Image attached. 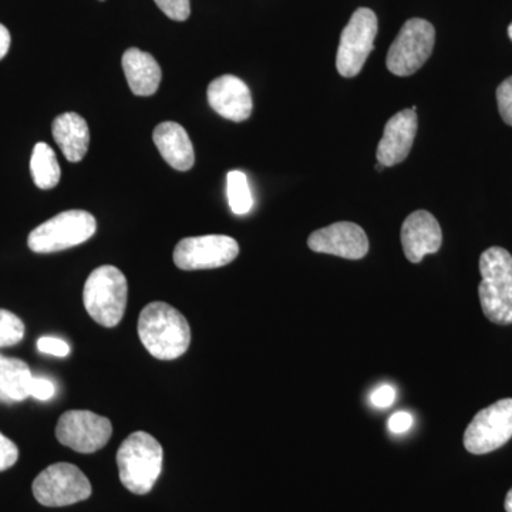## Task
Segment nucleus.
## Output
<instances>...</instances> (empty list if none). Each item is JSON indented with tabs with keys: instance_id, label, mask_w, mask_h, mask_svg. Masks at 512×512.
Here are the masks:
<instances>
[{
	"instance_id": "1",
	"label": "nucleus",
	"mask_w": 512,
	"mask_h": 512,
	"mask_svg": "<svg viewBox=\"0 0 512 512\" xmlns=\"http://www.w3.org/2000/svg\"><path fill=\"white\" fill-rule=\"evenodd\" d=\"M138 336L151 356L175 360L190 348L191 328L183 313L173 306L153 302L140 313Z\"/></svg>"
},
{
	"instance_id": "2",
	"label": "nucleus",
	"mask_w": 512,
	"mask_h": 512,
	"mask_svg": "<svg viewBox=\"0 0 512 512\" xmlns=\"http://www.w3.org/2000/svg\"><path fill=\"white\" fill-rule=\"evenodd\" d=\"M478 286L485 318L495 325L512 323V255L507 249L491 247L480 256Z\"/></svg>"
},
{
	"instance_id": "3",
	"label": "nucleus",
	"mask_w": 512,
	"mask_h": 512,
	"mask_svg": "<svg viewBox=\"0 0 512 512\" xmlns=\"http://www.w3.org/2000/svg\"><path fill=\"white\" fill-rule=\"evenodd\" d=\"M163 457V447L151 434H130L117 451L121 484L133 494L150 493L160 477Z\"/></svg>"
},
{
	"instance_id": "4",
	"label": "nucleus",
	"mask_w": 512,
	"mask_h": 512,
	"mask_svg": "<svg viewBox=\"0 0 512 512\" xmlns=\"http://www.w3.org/2000/svg\"><path fill=\"white\" fill-rule=\"evenodd\" d=\"M126 276L113 265L94 269L84 285L83 302L87 313L104 328H116L127 306Z\"/></svg>"
},
{
	"instance_id": "5",
	"label": "nucleus",
	"mask_w": 512,
	"mask_h": 512,
	"mask_svg": "<svg viewBox=\"0 0 512 512\" xmlns=\"http://www.w3.org/2000/svg\"><path fill=\"white\" fill-rule=\"evenodd\" d=\"M96 231V218L90 212L64 211L33 229L28 245L36 254H53L89 241Z\"/></svg>"
},
{
	"instance_id": "6",
	"label": "nucleus",
	"mask_w": 512,
	"mask_h": 512,
	"mask_svg": "<svg viewBox=\"0 0 512 512\" xmlns=\"http://www.w3.org/2000/svg\"><path fill=\"white\" fill-rule=\"evenodd\" d=\"M436 30L427 20L414 18L404 23L387 53L386 66L394 76L419 72L433 53Z\"/></svg>"
},
{
	"instance_id": "7",
	"label": "nucleus",
	"mask_w": 512,
	"mask_h": 512,
	"mask_svg": "<svg viewBox=\"0 0 512 512\" xmlns=\"http://www.w3.org/2000/svg\"><path fill=\"white\" fill-rule=\"evenodd\" d=\"M32 490L37 503L59 508L87 500L92 495V484L79 467L57 463L36 477Z\"/></svg>"
},
{
	"instance_id": "8",
	"label": "nucleus",
	"mask_w": 512,
	"mask_h": 512,
	"mask_svg": "<svg viewBox=\"0 0 512 512\" xmlns=\"http://www.w3.org/2000/svg\"><path fill=\"white\" fill-rule=\"evenodd\" d=\"M377 16L372 9L360 8L353 13L340 36L336 69L340 76L352 79L362 72L367 57L375 49Z\"/></svg>"
},
{
	"instance_id": "9",
	"label": "nucleus",
	"mask_w": 512,
	"mask_h": 512,
	"mask_svg": "<svg viewBox=\"0 0 512 512\" xmlns=\"http://www.w3.org/2000/svg\"><path fill=\"white\" fill-rule=\"evenodd\" d=\"M512 437V399L491 404L476 414L464 433L468 453H491L507 444Z\"/></svg>"
},
{
	"instance_id": "10",
	"label": "nucleus",
	"mask_w": 512,
	"mask_h": 512,
	"mask_svg": "<svg viewBox=\"0 0 512 512\" xmlns=\"http://www.w3.org/2000/svg\"><path fill=\"white\" fill-rule=\"evenodd\" d=\"M111 434V421L89 410H70L64 413L56 427L57 440L63 446L82 454L96 453L106 447Z\"/></svg>"
},
{
	"instance_id": "11",
	"label": "nucleus",
	"mask_w": 512,
	"mask_h": 512,
	"mask_svg": "<svg viewBox=\"0 0 512 512\" xmlns=\"http://www.w3.org/2000/svg\"><path fill=\"white\" fill-rule=\"evenodd\" d=\"M239 255V245L227 235L181 239L174 249V264L183 271L221 268Z\"/></svg>"
},
{
	"instance_id": "12",
	"label": "nucleus",
	"mask_w": 512,
	"mask_h": 512,
	"mask_svg": "<svg viewBox=\"0 0 512 512\" xmlns=\"http://www.w3.org/2000/svg\"><path fill=\"white\" fill-rule=\"evenodd\" d=\"M308 247L318 254L340 256V258H365L369 252V239L362 227L353 222H336L318 231L308 238Z\"/></svg>"
},
{
	"instance_id": "13",
	"label": "nucleus",
	"mask_w": 512,
	"mask_h": 512,
	"mask_svg": "<svg viewBox=\"0 0 512 512\" xmlns=\"http://www.w3.org/2000/svg\"><path fill=\"white\" fill-rule=\"evenodd\" d=\"M207 97L215 113L234 123L248 120L254 109L251 90L247 83L232 74H225L212 80L208 86Z\"/></svg>"
},
{
	"instance_id": "14",
	"label": "nucleus",
	"mask_w": 512,
	"mask_h": 512,
	"mask_svg": "<svg viewBox=\"0 0 512 512\" xmlns=\"http://www.w3.org/2000/svg\"><path fill=\"white\" fill-rule=\"evenodd\" d=\"M417 127L416 111L407 109L394 114L384 126L383 137L377 147V163L386 168L403 163L412 151Z\"/></svg>"
},
{
	"instance_id": "15",
	"label": "nucleus",
	"mask_w": 512,
	"mask_h": 512,
	"mask_svg": "<svg viewBox=\"0 0 512 512\" xmlns=\"http://www.w3.org/2000/svg\"><path fill=\"white\" fill-rule=\"evenodd\" d=\"M443 244L439 221L429 211H416L403 222L404 255L412 264H420L424 256L436 254Z\"/></svg>"
},
{
	"instance_id": "16",
	"label": "nucleus",
	"mask_w": 512,
	"mask_h": 512,
	"mask_svg": "<svg viewBox=\"0 0 512 512\" xmlns=\"http://www.w3.org/2000/svg\"><path fill=\"white\" fill-rule=\"evenodd\" d=\"M154 144L165 163L174 170L188 171L194 167L195 153L185 128L174 121L158 124L153 133Z\"/></svg>"
},
{
	"instance_id": "17",
	"label": "nucleus",
	"mask_w": 512,
	"mask_h": 512,
	"mask_svg": "<svg viewBox=\"0 0 512 512\" xmlns=\"http://www.w3.org/2000/svg\"><path fill=\"white\" fill-rule=\"evenodd\" d=\"M121 63L131 92L141 97L153 96L157 92L163 73L150 53L131 47L124 53Z\"/></svg>"
},
{
	"instance_id": "18",
	"label": "nucleus",
	"mask_w": 512,
	"mask_h": 512,
	"mask_svg": "<svg viewBox=\"0 0 512 512\" xmlns=\"http://www.w3.org/2000/svg\"><path fill=\"white\" fill-rule=\"evenodd\" d=\"M53 138L70 163H79L90 146V130L77 113H63L53 121Z\"/></svg>"
},
{
	"instance_id": "19",
	"label": "nucleus",
	"mask_w": 512,
	"mask_h": 512,
	"mask_svg": "<svg viewBox=\"0 0 512 512\" xmlns=\"http://www.w3.org/2000/svg\"><path fill=\"white\" fill-rule=\"evenodd\" d=\"M32 379V372L23 360L0 355V403L28 399Z\"/></svg>"
},
{
	"instance_id": "20",
	"label": "nucleus",
	"mask_w": 512,
	"mask_h": 512,
	"mask_svg": "<svg viewBox=\"0 0 512 512\" xmlns=\"http://www.w3.org/2000/svg\"><path fill=\"white\" fill-rule=\"evenodd\" d=\"M30 173L40 190H52L60 181L59 161L53 148L46 143H37L30 158Z\"/></svg>"
},
{
	"instance_id": "21",
	"label": "nucleus",
	"mask_w": 512,
	"mask_h": 512,
	"mask_svg": "<svg viewBox=\"0 0 512 512\" xmlns=\"http://www.w3.org/2000/svg\"><path fill=\"white\" fill-rule=\"evenodd\" d=\"M227 197L231 211L237 215L248 214L254 207L247 175L242 171H231L227 175Z\"/></svg>"
},
{
	"instance_id": "22",
	"label": "nucleus",
	"mask_w": 512,
	"mask_h": 512,
	"mask_svg": "<svg viewBox=\"0 0 512 512\" xmlns=\"http://www.w3.org/2000/svg\"><path fill=\"white\" fill-rule=\"evenodd\" d=\"M25 338V323L15 313L0 309V348L18 345Z\"/></svg>"
},
{
	"instance_id": "23",
	"label": "nucleus",
	"mask_w": 512,
	"mask_h": 512,
	"mask_svg": "<svg viewBox=\"0 0 512 512\" xmlns=\"http://www.w3.org/2000/svg\"><path fill=\"white\" fill-rule=\"evenodd\" d=\"M158 8L163 10L165 16L175 20V22H184L190 18L191 5L190 0H154Z\"/></svg>"
},
{
	"instance_id": "24",
	"label": "nucleus",
	"mask_w": 512,
	"mask_h": 512,
	"mask_svg": "<svg viewBox=\"0 0 512 512\" xmlns=\"http://www.w3.org/2000/svg\"><path fill=\"white\" fill-rule=\"evenodd\" d=\"M497 103L501 119L512 127V76L498 86Z\"/></svg>"
},
{
	"instance_id": "25",
	"label": "nucleus",
	"mask_w": 512,
	"mask_h": 512,
	"mask_svg": "<svg viewBox=\"0 0 512 512\" xmlns=\"http://www.w3.org/2000/svg\"><path fill=\"white\" fill-rule=\"evenodd\" d=\"M19 458V448L8 437L0 433V473L15 466Z\"/></svg>"
},
{
	"instance_id": "26",
	"label": "nucleus",
	"mask_w": 512,
	"mask_h": 512,
	"mask_svg": "<svg viewBox=\"0 0 512 512\" xmlns=\"http://www.w3.org/2000/svg\"><path fill=\"white\" fill-rule=\"evenodd\" d=\"M37 349L42 353L57 357H66L70 353V346L64 340L50 338V336L37 340Z\"/></svg>"
},
{
	"instance_id": "27",
	"label": "nucleus",
	"mask_w": 512,
	"mask_h": 512,
	"mask_svg": "<svg viewBox=\"0 0 512 512\" xmlns=\"http://www.w3.org/2000/svg\"><path fill=\"white\" fill-rule=\"evenodd\" d=\"M55 384L47 379H36L33 377L29 386V396L35 397L37 400H49L55 396Z\"/></svg>"
},
{
	"instance_id": "28",
	"label": "nucleus",
	"mask_w": 512,
	"mask_h": 512,
	"mask_svg": "<svg viewBox=\"0 0 512 512\" xmlns=\"http://www.w3.org/2000/svg\"><path fill=\"white\" fill-rule=\"evenodd\" d=\"M370 400H372L373 406L377 407V409H387L396 400V390L392 386L384 384V386L379 387V389L373 392Z\"/></svg>"
},
{
	"instance_id": "29",
	"label": "nucleus",
	"mask_w": 512,
	"mask_h": 512,
	"mask_svg": "<svg viewBox=\"0 0 512 512\" xmlns=\"http://www.w3.org/2000/svg\"><path fill=\"white\" fill-rule=\"evenodd\" d=\"M413 416L407 412L394 413L389 419V430L393 434H403L412 429Z\"/></svg>"
},
{
	"instance_id": "30",
	"label": "nucleus",
	"mask_w": 512,
	"mask_h": 512,
	"mask_svg": "<svg viewBox=\"0 0 512 512\" xmlns=\"http://www.w3.org/2000/svg\"><path fill=\"white\" fill-rule=\"evenodd\" d=\"M10 40L12 39H10L9 30L6 29L2 23H0V60L8 55L10 49Z\"/></svg>"
},
{
	"instance_id": "31",
	"label": "nucleus",
	"mask_w": 512,
	"mask_h": 512,
	"mask_svg": "<svg viewBox=\"0 0 512 512\" xmlns=\"http://www.w3.org/2000/svg\"><path fill=\"white\" fill-rule=\"evenodd\" d=\"M505 511L512 512V488L508 491L507 498H505Z\"/></svg>"
},
{
	"instance_id": "32",
	"label": "nucleus",
	"mask_w": 512,
	"mask_h": 512,
	"mask_svg": "<svg viewBox=\"0 0 512 512\" xmlns=\"http://www.w3.org/2000/svg\"><path fill=\"white\" fill-rule=\"evenodd\" d=\"M384 168H386V167H384V165L377 163L376 170L379 171V173H380V171H383Z\"/></svg>"
},
{
	"instance_id": "33",
	"label": "nucleus",
	"mask_w": 512,
	"mask_h": 512,
	"mask_svg": "<svg viewBox=\"0 0 512 512\" xmlns=\"http://www.w3.org/2000/svg\"><path fill=\"white\" fill-rule=\"evenodd\" d=\"M508 37H510L511 42H512V23L510 26H508Z\"/></svg>"
}]
</instances>
